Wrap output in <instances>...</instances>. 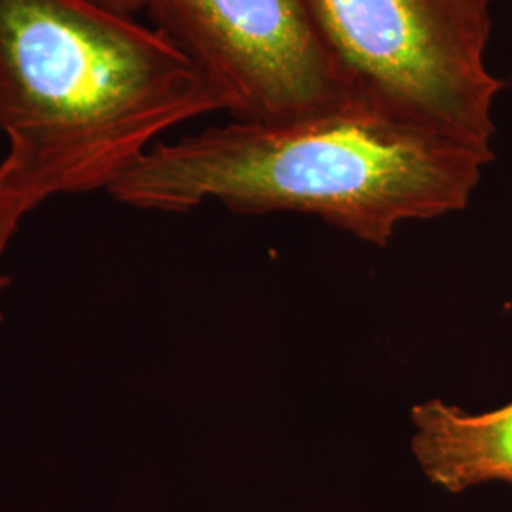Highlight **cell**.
I'll list each match as a JSON object with an SVG mask.
<instances>
[{"mask_svg": "<svg viewBox=\"0 0 512 512\" xmlns=\"http://www.w3.org/2000/svg\"><path fill=\"white\" fill-rule=\"evenodd\" d=\"M492 162V145L361 95L156 143L107 192L143 211L188 213L215 200L238 215L302 213L385 247L404 222L463 211Z\"/></svg>", "mask_w": 512, "mask_h": 512, "instance_id": "obj_1", "label": "cell"}, {"mask_svg": "<svg viewBox=\"0 0 512 512\" xmlns=\"http://www.w3.org/2000/svg\"><path fill=\"white\" fill-rule=\"evenodd\" d=\"M226 110L156 27L99 0H0V131L54 186L110 183L165 131Z\"/></svg>", "mask_w": 512, "mask_h": 512, "instance_id": "obj_2", "label": "cell"}, {"mask_svg": "<svg viewBox=\"0 0 512 512\" xmlns=\"http://www.w3.org/2000/svg\"><path fill=\"white\" fill-rule=\"evenodd\" d=\"M361 92L492 145L505 82L488 65L495 0H308Z\"/></svg>", "mask_w": 512, "mask_h": 512, "instance_id": "obj_3", "label": "cell"}, {"mask_svg": "<svg viewBox=\"0 0 512 512\" xmlns=\"http://www.w3.org/2000/svg\"><path fill=\"white\" fill-rule=\"evenodd\" d=\"M239 122H275L366 93L332 54L308 0H143Z\"/></svg>", "mask_w": 512, "mask_h": 512, "instance_id": "obj_4", "label": "cell"}, {"mask_svg": "<svg viewBox=\"0 0 512 512\" xmlns=\"http://www.w3.org/2000/svg\"><path fill=\"white\" fill-rule=\"evenodd\" d=\"M412 452L425 478L448 494L512 484V403L471 414L440 399L412 408Z\"/></svg>", "mask_w": 512, "mask_h": 512, "instance_id": "obj_5", "label": "cell"}, {"mask_svg": "<svg viewBox=\"0 0 512 512\" xmlns=\"http://www.w3.org/2000/svg\"><path fill=\"white\" fill-rule=\"evenodd\" d=\"M52 196H55L52 184L16 152L8 150L0 164V256L14 238L23 217ZM6 285H10V279L0 274V294Z\"/></svg>", "mask_w": 512, "mask_h": 512, "instance_id": "obj_6", "label": "cell"}, {"mask_svg": "<svg viewBox=\"0 0 512 512\" xmlns=\"http://www.w3.org/2000/svg\"><path fill=\"white\" fill-rule=\"evenodd\" d=\"M103 4H107L109 8H114L118 12H124V14H137L143 10V0H99Z\"/></svg>", "mask_w": 512, "mask_h": 512, "instance_id": "obj_7", "label": "cell"}]
</instances>
